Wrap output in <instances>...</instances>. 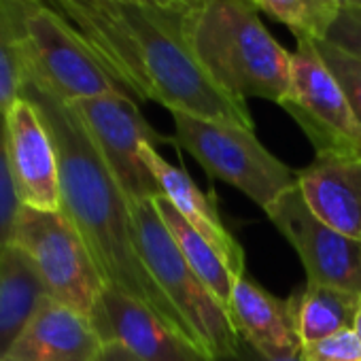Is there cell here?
Returning <instances> with one entry per match:
<instances>
[{"label":"cell","mask_w":361,"mask_h":361,"mask_svg":"<svg viewBox=\"0 0 361 361\" xmlns=\"http://www.w3.org/2000/svg\"><path fill=\"white\" fill-rule=\"evenodd\" d=\"M353 7H361V0H355V5Z\"/></svg>","instance_id":"obj_31"},{"label":"cell","mask_w":361,"mask_h":361,"mask_svg":"<svg viewBox=\"0 0 361 361\" xmlns=\"http://www.w3.org/2000/svg\"><path fill=\"white\" fill-rule=\"evenodd\" d=\"M174 145L185 149L211 176L232 185L264 211L298 185V170L289 168L255 136V130L170 111Z\"/></svg>","instance_id":"obj_6"},{"label":"cell","mask_w":361,"mask_h":361,"mask_svg":"<svg viewBox=\"0 0 361 361\" xmlns=\"http://www.w3.org/2000/svg\"><path fill=\"white\" fill-rule=\"evenodd\" d=\"M0 361H9V359H0Z\"/></svg>","instance_id":"obj_32"},{"label":"cell","mask_w":361,"mask_h":361,"mask_svg":"<svg viewBox=\"0 0 361 361\" xmlns=\"http://www.w3.org/2000/svg\"><path fill=\"white\" fill-rule=\"evenodd\" d=\"M355 331H357V336L361 338V300H359V310H357V319H355V327H353Z\"/></svg>","instance_id":"obj_29"},{"label":"cell","mask_w":361,"mask_h":361,"mask_svg":"<svg viewBox=\"0 0 361 361\" xmlns=\"http://www.w3.org/2000/svg\"><path fill=\"white\" fill-rule=\"evenodd\" d=\"M314 47L344 92L355 117L361 121V60L329 41H314Z\"/></svg>","instance_id":"obj_22"},{"label":"cell","mask_w":361,"mask_h":361,"mask_svg":"<svg viewBox=\"0 0 361 361\" xmlns=\"http://www.w3.org/2000/svg\"><path fill=\"white\" fill-rule=\"evenodd\" d=\"M104 344H119L140 361H209L138 300L104 287L92 314Z\"/></svg>","instance_id":"obj_12"},{"label":"cell","mask_w":361,"mask_h":361,"mask_svg":"<svg viewBox=\"0 0 361 361\" xmlns=\"http://www.w3.org/2000/svg\"><path fill=\"white\" fill-rule=\"evenodd\" d=\"M22 204L13 183L7 145V113L0 111V249L9 247Z\"/></svg>","instance_id":"obj_23"},{"label":"cell","mask_w":361,"mask_h":361,"mask_svg":"<svg viewBox=\"0 0 361 361\" xmlns=\"http://www.w3.org/2000/svg\"><path fill=\"white\" fill-rule=\"evenodd\" d=\"M228 312L240 340L266 355H285L302 348L289 298H276L247 274L232 287Z\"/></svg>","instance_id":"obj_16"},{"label":"cell","mask_w":361,"mask_h":361,"mask_svg":"<svg viewBox=\"0 0 361 361\" xmlns=\"http://www.w3.org/2000/svg\"><path fill=\"white\" fill-rule=\"evenodd\" d=\"M295 41L289 94L281 106L308 136L317 155L361 157V121L319 56L314 41Z\"/></svg>","instance_id":"obj_8"},{"label":"cell","mask_w":361,"mask_h":361,"mask_svg":"<svg viewBox=\"0 0 361 361\" xmlns=\"http://www.w3.org/2000/svg\"><path fill=\"white\" fill-rule=\"evenodd\" d=\"M134 35L151 100L168 111L255 130L247 102L224 92L200 66L185 39V24L142 0H119Z\"/></svg>","instance_id":"obj_3"},{"label":"cell","mask_w":361,"mask_h":361,"mask_svg":"<svg viewBox=\"0 0 361 361\" xmlns=\"http://www.w3.org/2000/svg\"><path fill=\"white\" fill-rule=\"evenodd\" d=\"M142 3H147V5L155 7L157 11L185 24L207 3V0H142Z\"/></svg>","instance_id":"obj_27"},{"label":"cell","mask_w":361,"mask_h":361,"mask_svg":"<svg viewBox=\"0 0 361 361\" xmlns=\"http://www.w3.org/2000/svg\"><path fill=\"white\" fill-rule=\"evenodd\" d=\"M266 215L295 249L308 283L361 293V240L321 221L298 185L270 204Z\"/></svg>","instance_id":"obj_10"},{"label":"cell","mask_w":361,"mask_h":361,"mask_svg":"<svg viewBox=\"0 0 361 361\" xmlns=\"http://www.w3.org/2000/svg\"><path fill=\"white\" fill-rule=\"evenodd\" d=\"M7 145L20 204L35 211H62L56 142L43 113L26 94L7 111Z\"/></svg>","instance_id":"obj_11"},{"label":"cell","mask_w":361,"mask_h":361,"mask_svg":"<svg viewBox=\"0 0 361 361\" xmlns=\"http://www.w3.org/2000/svg\"><path fill=\"white\" fill-rule=\"evenodd\" d=\"M132 219L136 230V247L147 272L190 327L198 350L207 359L234 353L240 338L228 308L192 270L153 200L134 202Z\"/></svg>","instance_id":"obj_4"},{"label":"cell","mask_w":361,"mask_h":361,"mask_svg":"<svg viewBox=\"0 0 361 361\" xmlns=\"http://www.w3.org/2000/svg\"><path fill=\"white\" fill-rule=\"evenodd\" d=\"M142 159L157 180L159 194L168 198L178 215L221 255L236 279L245 276V249L224 224L217 202L196 185V180L183 168L172 166L164 155H159L157 147L145 145Z\"/></svg>","instance_id":"obj_14"},{"label":"cell","mask_w":361,"mask_h":361,"mask_svg":"<svg viewBox=\"0 0 361 361\" xmlns=\"http://www.w3.org/2000/svg\"><path fill=\"white\" fill-rule=\"evenodd\" d=\"M298 188L321 221L361 240V157L317 155L298 170Z\"/></svg>","instance_id":"obj_15"},{"label":"cell","mask_w":361,"mask_h":361,"mask_svg":"<svg viewBox=\"0 0 361 361\" xmlns=\"http://www.w3.org/2000/svg\"><path fill=\"white\" fill-rule=\"evenodd\" d=\"M361 293L308 283L289 295L291 314L300 344L353 329Z\"/></svg>","instance_id":"obj_18"},{"label":"cell","mask_w":361,"mask_h":361,"mask_svg":"<svg viewBox=\"0 0 361 361\" xmlns=\"http://www.w3.org/2000/svg\"><path fill=\"white\" fill-rule=\"evenodd\" d=\"M338 3H340L342 7H353V5H355V0H338Z\"/></svg>","instance_id":"obj_30"},{"label":"cell","mask_w":361,"mask_h":361,"mask_svg":"<svg viewBox=\"0 0 361 361\" xmlns=\"http://www.w3.org/2000/svg\"><path fill=\"white\" fill-rule=\"evenodd\" d=\"M71 109L132 204L159 196L157 180L142 159V147H159L170 140L149 126L132 96L104 94L73 102Z\"/></svg>","instance_id":"obj_9"},{"label":"cell","mask_w":361,"mask_h":361,"mask_svg":"<svg viewBox=\"0 0 361 361\" xmlns=\"http://www.w3.org/2000/svg\"><path fill=\"white\" fill-rule=\"evenodd\" d=\"M26 62L16 0H0V111L7 113L24 94Z\"/></svg>","instance_id":"obj_21"},{"label":"cell","mask_w":361,"mask_h":361,"mask_svg":"<svg viewBox=\"0 0 361 361\" xmlns=\"http://www.w3.org/2000/svg\"><path fill=\"white\" fill-rule=\"evenodd\" d=\"M300 350L285 353V355H266V353L253 348L251 344H247L245 340H240L234 353L224 355V357H215V359H209V361H302V353Z\"/></svg>","instance_id":"obj_26"},{"label":"cell","mask_w":361,"mask_h":361,"mask_svg":"<svg viewBox=\"0 0 361 361\" xmlns=\"http://www.w3.org/2000/svg\"><path fill=\"white\" fill-rule=\"evenodd\" d=\"M323 41H329L361 60V7H344Z\"/></svg>","instance_id":"obj_25"},{"label":"cell","mask_w":361,"mask_h":361,"mask_svg":"<svg viewBox=\"0 0 361 361\" xmlns=\"http://www.w3.org/2000/svg\"><path fill=\"white\" fill-rule=\"evenodd\" d=\"M16 9L30 81L66 104L115 92L128 94L79 30L47 0H16Z\"/></svg>","instance_id":"obj_5"},{"label":"cell","mask_w":361,"mask_h":361,"mask_svg":"<svg viewBox=\"0 0 361 361\" xmlns=\"http://www.w3.org/2000/svg\"><path fill=\"white\" fill-rule=\"evenodd\" d=\"M24 94L43 113L56 142L62 211L85 240L106 287L138 300L196 346L190 327L147 272L136 247L132 202L100 157L77 113L28 77Z\"/></svg>","instance_id":"obj_1"},{"label":"cell","mask_w":361,"mask_h":361,"mask_svg":"<svg viewBox=\"0 0 361 361\" xmlns=\"http://www.w3.org/2000/svg\"><path fill=\"white\" fill-rule=\"evenodd\" d=\"M255 7L287 26L295 39L323 41L344 9L338 0H253Z\"/></svg>","instance_id":"obj_20"},{"label":"cell","mask_w":361,"mask_h":361,"mask_svg":"<svg viewBox=\"0 0 361 361\" xmlns=\"http://www.w3.org/2000/svg\"><path fill=\"white\" fill-rule=\"evenodd\" d=\"M9 245L24 255L49 298L92 321L106 283L64 211L22 207Z\"/></svg>","instance_id":"obj_7"},{"label":"cell","mask_w":361,"mask_h":361,"mask_svg":"<svg viewBox=\"0 0 361 361\" xmlns=\"http://www.w3.org/2000/svg\"><path fill=\"white\" fill-rule=\"evenodd\" d=\"M102 361H140V359H136L132 353H128L119 344H106L102 353Z\"/></svg>","instance_id":"obj_28"},{"label":"cell","mask_w":361,"mask_h":361,"mask_svg":"<svg viewBox=\"0 0 361 361\" xmlns=\"http://www.w3.org/2000/svg\"><path fill=\"white\" fill-rule=\"evenodd\" d=\"M185 39L200 66L232 98L285 102L291 54L268 32L253 0H207L185 22Z\"/></svg>","instance_id":"obj_2"},{"label":"cell","mask_w":361,"mask_h":361,"mask_svg":"<svg viewBox=\"0 0 361 361\" xmlns=\"http://www.w3.org/2000/svg\"><path fill=\"white\" fill-rule=\"evenodd\" d=\"M104 342L92 321L45 295L13 344L9 361H102Z\"/></svg>","instance_id":"obj_13"},{"label":"cell","mask_w":361,"mask_h":361,"mask_svg":"<svg viewBox=\"0 0 361 361\" xmlns=\"http://www.w3.org/2000/svg\"><path fill=\"white\" fill-rule=\"evenodd\" d=\"M153 204H155L157 213L161 215V219H164L168 232L172 234L174 243L178 245L180 253H183V257L192 266V270L200 276V281L209 287V291L228 308L236 276L226 266L221 255L183 217L178 215V211L170 204L168 198H164L159 194L153 198Z\"/></svg>","instance_id":"obj_19"},{"label":"cell","mask_w":361,"mask_h":361,"mask_svg":"<svg viewBox=\"0 0 361 361\" xmlns=\"http://www.w3.org/2000/svg\"><path fill=\"white\" fill-rule=\"evenodd\" d=\"M47 295L43 283L11 245L0 249V359H7L13 344Z\"/></svg>","instance_id":"obj_17"},{"label":"cell","mask_w":361,"mask_h":361,"mask_svg":"<svg viewBox=\"0 0 361 361\" xmlns=\"http://www.w3.org/2000/svg\"><path fill=\"white\" fill-rule=\"evenodd\" d=\"M302 361H361V338L344 329L327 338L302 344Z\"/></svg>","instance_id":"obj_24"}]
</instances>
